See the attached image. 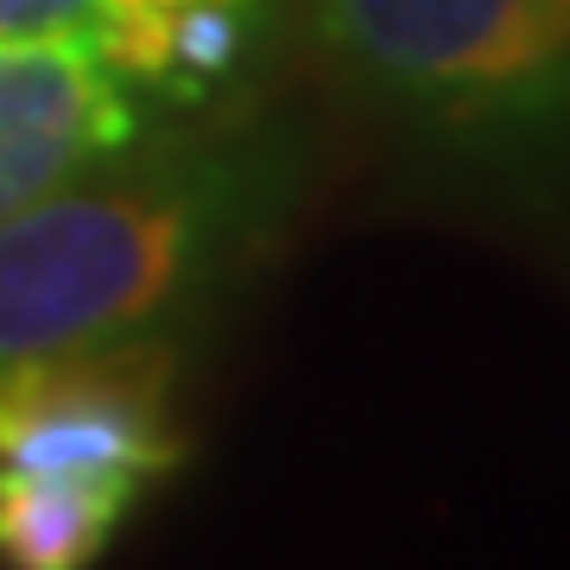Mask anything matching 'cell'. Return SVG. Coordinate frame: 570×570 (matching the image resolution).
I'll use <instances>...</instances> for the list:
<instances>
[{
    "instance_id": "obj_1",
    "label": "cell",
    "mask_w": 570,
    "mask_h": 570,
    "mask_svg": "<svg viewBox=\"0 0 570 570\" xmlns=\"http://www.w3.org/2000/svg\"><path fill=\"white\" fill-rule=\"evenodd\" d=\"M298 146L171 134L0 223V367L121 336H178L285 228Z\"/></svg>"
},
{
    "instance_id": "obj_2",
    "label": "cell",
    "mask_w": 570,
    "mask_h": 570,
    "mask_svg": "<svg viewBox=\"0 0 570 570\" xmlns=\"http://www.w3.org/2000/svg\"><path fill=\"white\" fill-rule=\"evenodd\" d=\"M348 96L438 159L513 171L570 146V0H298Z\"/></svg>"
},
{
    "instance_id": "obj_3",
    "label": "cell",
    "mask_w": 570,
    "mask_h": 570,
    "mask_svg": "<svg viewBox=\"0 0 570 570\" xmlns=\"http://www.w3.org/2000/svg\"><path fill=\"white\" fill-rule=\"evenodd\" d=\"M184 343L121 336L0 367V469L153 489L184 463Z\"/></svg>"
},
{
    "instance_id": "obj_4",
    "label": "cell",
    "mask_w": 570,
    "mask_h": 570,
    "mask_svg": "<svg viewBox=\"0 0 570 570\" xmlns=\"http://www.w3.org/2000/svg\"><path fill=\"white\" fill-rule=\"evenodd\" d=\"M159 134V108L127 89L89 26L0 32V223Z\"/></svg>"
},
{
    "instance_id": "obj_5",
    "label": "cell",
    "mask_w": 570,
    "mask_h": 570,
    "mask_svg": "<svg viewBox=\"0 0 570 570\" xmlns=\"http://www.w3.org/2000/svg\"><path fill=\"white\" fill-rule=\"evenodd\" d=\"M279 20L285 0H89V32L121 82L184 121L242 102Z\"/></svg>"
},
{
    "instance_id": "obj_6",
    "label": "cell",
    "mask_w": 570,
    "mask_h": 570,
    "mask_svg": "<svg viewBox=\"0 0 570 570\" xmlns=\"http://www.w3.org/2000/svg\"><path fill=\"white\" fill-rule=\"evenodd\" d=\"M140 482L0 469V570H96Z\"/></svg>"
},
{
    "instance_id": "obj_7",
    "label": "cell",
    "mask_w": 570,
    "mask_h": 570,
    "mask_svg": "<svg viewBox=\"0 0 570 570\" xmlns=\"http://www.w3.org/2000/svg\"><path fill=\"white\" fill-rule=\"evenodd\" d=\"M89 26V0H0V32H51Z\"/></svg>"
}]
</instances>
